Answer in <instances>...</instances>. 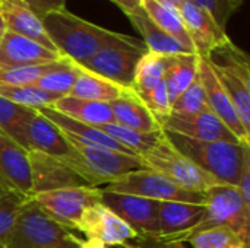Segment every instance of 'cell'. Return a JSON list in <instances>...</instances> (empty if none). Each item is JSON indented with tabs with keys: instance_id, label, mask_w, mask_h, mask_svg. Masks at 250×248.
Wrapping results in <instances>:
<instances>
[{
	"instance_id": "obj_13",
	"label": "cell",
	"mask_w": 250,
	"mask_h": 248,
	"mask_svg": "<svg viewBox=\"0 0 250 248\" xmlns=\"http://www.w3.org/2000/svg\"><path fill=\"white\" fill-rule=\"evenodd\" d=\"M160 126L166 132H171L189 139L204 142H230L243 143L209 108L189 115L168 114L158 120Z\"/></svg>"
},
{
	"instance_id": "obj_7",
	"label": "cell",
	"mask_w": 250,
	"mask_h": 248,
	"mask_svg": "<svg viewBox=\"0 0 250 248\" xmlns=\"http://www.w3.org/2000/svg\"><path fill=\"white\" fill-rule=\"evenodd\" d=\"M204 218L190 235L211 227H229L249 241L250 208L243 202L236 187L229 184L212 186L204 193Z\"/></svg>"
},
{
	"instance_id": "obj_15",
	"label": "cell",
	"mask_w": 250,
	"mask_h": 248,
	"mask_svg": "<svg viewBox=\"0 0 250 248\" xmlns=\"http://www.w3.org/2000/svg\"><path fill=\"white\" fill-rule=\"evenodd\" d=\"M78 231H81L88 240L100 241L107 247H122L130 240L139 238L125 221H122L101 202L85 212Z\"/></svg>"
},
{
	"instance_id": "obj_24",
	"label": "cell",
	"mask_w": 250,
	"mask_h": 248,
	"mask_svg": "<svg viewBox=\"0 0 250 248\" xmlns=\"http://www.w3.org/2000/svg\"><path fill=\"white\" fill-rule=\"evenodd\" d=\"M130 20V23L139 31L142 41L149 53L160 54V56H173V54H182V53H193L188 50L183 44L176 41L173 37L166 34L163 29H160L151 18L145 13V10L138 9L133 13L126 15Z\"/></svg>"
},
{
	"instance_id": "obj_26",
	"label": "cell",
	"mask_w": 250,
	"mask_h": 248,
	"mask_svg": "<svg viewBox=\"0 0 250 248\" xmlns=\"http://www.w3.org/2000/svg\"><path fill=\"white\" fill-rule=\"evenodd\" d=\"M141 6L160 29L183 44L188 50L196 53L177 7L164 0H142Z\"/></svg>"
},
{
	"instance_id": "obj_19",
	"label": "cell",
	"mask_w": 250,
	"mask_h": 248,
	"mask_svg": "<svg viewBox=\"0 0 250 248\" xmlns=\"http://www.w3.org/2000/svg\"><path fill=\"white\" fill-rule=\"evenodd\" d=\"M62 56L22 35L6 31L0 41V70L42 64L60 60Z\"/></svg>"
},
{
	"instance_id": "obj_38",
	"label": "cell",
	"mask_w": 250,
	"mask_h": 248,
	"mask_svg": "<svg viewBox=\"0 0 250 248\" xmlns=\"http://www.w3.org/2000/svg\"><path fill=\"white\" fill-rule=\"evenodd\" d=\"M35 113H37V110H31V108L18 105V104L0 96V130L7 134L13 127H16L26 118L32 117Z\"/></svg>"
},
{
	"instance_id": "obj_48",
	"label": "cell",
	"mask_w": 250,
	"mask_h": 248,
	"mask_svg": "<svg viewBox=\"0 0 250 248\" xmlns=\"http://www.w3.org/2000/svg\"><path fill=\"white\" fill-rule=\"evenodd\" d=\"M0 1H1V0H0Z\"/></svg>"
},
{
	"instance_id": "obj_27",
	"label": "cell",
	"mask_w": 250,
	"mask_h": 248,
	"mask_svg": "<svg viewBox=\"0 0 250 248\" xmlns=\"http://www.w3.org/2000/svg\"><path fill=\"white\" fill-rule=\"evenodd\" d=\"M51 107L70 118H75L78 121L95 127L107 123H114L111 105L108 102L86 101L73 96H62Z\"/></svg>"
},
{
	"instance_id": "obj_25",
	"label": "cell",
	"mask_w": 250,
	"mask_h": 248,
	"mask_svg": "<svg viewBox=\"0 0 250 248\" xmlns=\"http://www.w3.org/2000/svg\"><path fill=\"white\" fill-rule=\"evenodd\" d=\"M199 56L196 53H182L166 56L164 85L171 104L193 82L198 75Z\"/></svg>"
},
{
	"instance_id": "obj_1",
	"label": "cell",
	"mask_w": 250,
	"mask_h": 248,
	"mask_svg": "<svg viewBox=\"0 0 250 248\" xmlns=\"http://www.w3.org/2000/svg\"><path fill=\"white\" fill-rule=\"evenodd\" d=\"M42 26L62 57L81 66L100 50L125 41L129 35L91 23L66 7L47 13Z\"/></svg>"
},
{
	"instance_id": "obj_44",
	"label": "cell",
	"mask_w": 250,
	"mask_h": 248,
	"mask_svg": "<svg viewBox=\"0 0 250 248\" xmlns=\"http://www.w3.org/2000/svg\"><path fill=\"white\" fill-rule=\"evenodd\" d=\"M164 1H167V3H170V4H173L174 7H179V6L182 4V1H183V0H164Z\"/></svg>"
},
{
	"instance_id": "obj_47",
	"label": "cell",
	"mask_w": 250,
	"mask_h": 248,
	"mask_svg": "<svg viewBox=\"0 0 250 248\" xmlns=\"http://www.w3.org/2000/svg\"><path fill=\"white\" fill-rule=\"evenodd\" d=\"M141 1H142V0H141Z\"/></svg>"
},
{
	"instance_id": "obj_37",
	"label": "cell",
	"mask_w": 250,
	"mask_h": 248,
	"mask_svg": "<svg viewBox=\"0 0 250 248\" xmlns=\"http://www.w3.org/2000/svg\"><path fill=\"white\" fill-rule=\"evenodd\" d=\"M199 7L207 10L214 20L224 29H227V23L231 16L242 7L243 0H192Z\"/></svg>"
},
{
	"instance_id": "obj_43",
	"label": "cell",
	"mask_w": 250,
	"mask_h": 248,
	"mask_svg": "<svg viewBox=\"0 0 250 248\" xmlns=\"http://www.w3.org/2000/svg\"><path fill=\"white\" fill-rule=\"evenodd\" d=\"M4 32H6V26H4L3 18H1V15H0V41H1V38H3V35H4Z\"/></svg>"
},
{
	"instance_id": "obj_39",
	"label": "cell",
	"mask_w": 250,
	"mask_h": 248,
	"mask_svg": "<svg viewBox=\"0 0 250 248\" xmlns=\"http://www.w3.org/2000/svg\"><path fill=\"white\" fill-rule=\"evenodd\" d=\"M138 98L157 117V120H161L171 113V101H170L167 88L164 85V80L160 85H157L154 89H151L149 92H146L144 95H139Z\"/></svg>"
},
{
	"instance_id": "obj_22",
	"label": "cell",
	"mask_w": 250,
	"mask_h": 248,
	"mask_svg": "<svg viewBox=\"0 0 250 248\" xmlns=\"http://www.w3.org/2000/svg\"><path fill=\"white\" fill-rule=\"evenodd\" d=\"M0 15L3 18L6 31L29 38L40 45L59 53L48 38L41 19L21 0H1Z\"/></svg>"
},
{
	"instance_id": "obj_11",
	"label": "cell",
	"mask_w": 250,
	"mask_h": 248,
	"mask_svg": "<svg viewBox=\"0 0 250 248\" xmlns=\"http://www.w3.org/2000/svg\"><path fill=\"white\" fill-rule=\"evenodd\" d=\"M101 203L125 221L139 238L158 241L160 202L101 189Z\"/></svg>"
},
{
	"instance_id": "obj_17",
	"label": "cell",
	"mask_w": 250,
	"mask_h": 248,
	"mask_svg": "<svg viewBox=\"0 0 250 248\" xmlns=\"http://www.w3.org/2000/svg\"><path fill=\"white\" fill-rule=\"evenodd\" d=\"M0 183L32 197V168L29 153L0 130Z\"/></svg>"
},
{
	"instance_id": "obj_10",
	"label": "cell",
	"mask_w": 250,
	"mask_h": 248,
	"mask_svg": "<svg viewBox=\"0 0 250 248\" xmlns=\"http://www.w3.org/2000/svg\"><path fill=\"white\" fill-rule=\"evenodd\" d=\"M32 199L54 221L70 231H78L85 212L101 202V189L88 186L66 187L37 193Z\"/></svg>"
},
{
	"instance_id": "obj_31",
	"label": "cell",
	"mask_w": 250,
	"mask_h": 248,
	"mask_svg": "<svg viewBox=\"0 0 250 248\" xmlns=\"http://www.w3.org/2000/svg\"><path fill=\"white\" fill-rule=\"evenodd\" d=\"M0 96L37 111L44 107H51L59 99L57 95L45 92L35 85H0Z\"/></svg>"
},
{
	"instance_id": "obj_46",
	"label": "cell",
	"mask_w": 250,
	"mask_h": 248,
	"mask_svg": "<svg viewBox=\"0 0 250 248\" xmlns=\"http://www.w3.org/2000/svg\"><path fill=\"white\" fill-rule=\"evenodd\" d=\"M0 248H7V247H6V246H4L3 243H0Z\"/></svg>"
},
{
	"instance_id": "obj_6",
	"label": "cell",
	"mask_w": 250,
	"mask_h": 248,
	"mask_svg": "<svg viewBox=\"0 0 250 248\" xmlns=\"http://www.w3.org/2000/svg\"><path fill=\"white\" fill-rule=\"evenodd\" d=\"M145 168L154 170L167 180L188 191L205 193L212 186L221 184L204 171H201L190 159L182 155L167 139H163L142 156Z\"/></svg>"
},
{
	"instance_id": "obj_40",
	"label": "cell",
	"mask_w": 250,
	"mask_h": 248,
	"mask_svg": "<svg viewBox=\"0 0 250 248\" xmlns=\"http://www.w3.org/2000/svg\"><path fill=\"white\" fill-rule=\"evenodd\" d=\"M21 1H23L40 19H42L47 13L66 7V0H21Z\"/></svg>"
},
{
	"instance_id": "obj_8",
	"label": "cell",
	"mask_w": 250,
	"mask_h": 248,
	"mask_svg": "<svg viewBox=\"0 0 250 248\" xmlns=\"http://www.w3.org/2000/svg\"><path fill=\"white\" fill-rule=\"evenodd\" d=\"M145 53L148 50L144 41L129 35L125 41L100 50L79 67L125 89H132L138 63Z\"/></svg>"
},
{
	"instance_id": "obj_2",
	"label": "cell",
	"mask_w": 250,
	"mask_h": 248,
	"mask_svg": "<svg viewBox=\"0 0 250 248\" xmlns=\"http://www.w3.org/2000/svg\"><path fill=\"white\" fill-rule=\"evenodd\" d=\"M164 132L166 139L201 171L220 181L237 189L246 159L250 158V143L204 142L189 139L171 132Z\"/></svg>"
},
{
	"instance_id": "obj_18",
	"label": "cell",
	"mask_w": 250,
	"mask_h": 248,
	"mask_svg": "<svg viewBox=\"0 0 250 248\" xmlns=\"http://www.w3.org/2000/svg\"><path fill=\"white\" fill-rule=\"evenodd\" d=\"M198 75L199 79L204 85L205 94H207V101H208V107L209 110L243 142V143H250V132H248L237 113L236 108L230 99V96L227 95L226 89L221 86L220 80L217 79V76L214 75V72L211 70V67L208 66V63L205 61L204 57L199 56V66H198Z\"/></svg>"
},
{
	"instance_id": "obj_21",
	"label": "cell",
	"mask_w": 250,
	"mask_h": 248,
	"mask_svg": "<svg viewBox=\"0 0 250 248\" xmlns=\"http://www.w3.org/2000/svg\"><path fill=\"white\" fill-rule=\"evenodd\" d=\"M38 113L42 114L47 120H50L69 139L82 142L85 145L97 146V148L117 151V152H122V153H127V155H136L132 151H129L127 148H125L123 145H120L119 142H116L114 139H111L110 136H107L98 127L86 124V123H82V121H78L75 118H70V117L62 114V113H59L53 107L40 108Z\"/></svg>"
},
{
	"instance_id": "obj_12",
	"label": "cell",
	"mask_w": 250,
	"mask_h": 248,
	"mask_svg": "<svg viewBox=\"0 0 250 248\" xmlns=\"http://www.w3.org/2000/svg\"><path fill=\"white\" fill-rule=\"evenodd\" d=\"M28 153H41L53 158L72 156L73 148L66 136L38 111L7 133Z\"/></svg>"
},
{
	"instance_id": "obj_4",
	"label": "cell",
	"mask_w": 250,
	"mask_h": 248,
	"mask_svg": "<svg viewBox=\"0 0 250 248\" xmlns=\"http://www.w3.org/2000/svg\"><path fill=\"white\" fill-rule=\"evenodd\" d=\"M204 58L230 96L243 127L250 132V60L248 53L229 37Z\"/></svg>"
},
{
	"instance_id": "obj_32",
	"label": "cell",
	"mask_w": 250,
	"mask_h": 248,
	"mask_svg": "<svg viewBox=\"0 0 250 248\" xmlns=\"http://www.w3.org/2000/svg\"><path fill=\"white\" fill-rule=\"evenodd\" d=\"M193 248H249V241L243 240L229 227H211L201 229L188 238Z\"/></svg>"
},
{
	"instance_id": "obj_29",
	"label": "cell",
	"mask_w": 250,
	"mask_h": 248,
	"mask_svg": "<svg viewBox=\"0 0 250 248\" xmlns=\"http://www.w3.org/2000/svg\"><path fill=\"white\" fill-rule=\"evenodd\" d=\"M101 132H104L107 136L136 153L138 156H142L145 152L152 149L164 136L163 129L157 132H138L132 129H126L123 126H119L116 123H107L103 126H98Z\"/></svg>"
},
{
	"instance_id": "obj_36",
	"label": "cell",
	"mask_w": 250,
	"mask_h": 248,
	"mask_svg": "<svg viewBox=\"0 0 250 248\" xmlns=\"http://www.w3.org/2000/svg\"><path fill=\"white\" fill-rule=\"evenodd\" d=\"M207 108H209L208 101H207V94H205L204 85L199 79V75H196L193 82L171 104L170 114L189 115V114L201 113Z\"/></svg>"
},
{
	"instance_id": "obj_28",
	"label": "cell",
	"mask_w": 250,
	"mask_h": 248,
	"mask_svg": "<svg viewBox=\"0 0 250 248\" xmlns=\"http://www.w3.org/2000/svg\"><path fill=\"white\" fill-rule=\"evenodd\" d=\"M126 91L127 89L79 67V75L67 96L110 104L120 98Z\"/></svg>"
},
{
	"instance_id": "obj_14",
	"label": "cell",
	"mask_w": 250,
	"mask_h": 248,
	"mask_svg": "<svg viewBox=\"0 0 250 248\" xmlns=\"http://www.w3.org/2000/svg\"><path fill=\"white\" fill-rule=\"evenodd\" d=\"M204 213V203L160 202L158 241L167 246H180L182 243H186L189 235L202 221Z\"/></svg>"
},
{
	"instance_id": "obj_41",
	"label": "cell",
	"mask_w": 250,
	"mask_h": 248,
	"mask_svg": "<svg viewBox=\"0 0 250 248\" xmlns=\"http://www.w3.org/2000/svg\"><path fill=\"white\" fill-rule=\"evenodd\" d=\"M237 191L242 196L243 202L250 208V158L246 159L239 184H237Z\"/></svg>"
},
{
	"instance_id": "obj_5",
	"label": "cell",
	"mask_w": 250,
	"mask_h": 248,
	"mask_svg": "<svg viewBox=\"0 0 250 248\" xmlns=\"http://www.w3.org/2000/svg\"><path fill=\"white\" fill-rule=\"evenodd\" d=\"M66 139L70 142L73 153L72 156L59 159L89 187H100L103 184L108 186L130 171L145 168L141 156L85 145L69 137Z\"/></svg>"
},
{
	"instance_id": "obj_23",
	"label": "cell",
	"mask_w": 250,
	"mask_h": 248,
	"mask_svg": "<svg viewBox=\"0 0 250 248\" xmlns=\"http://www.w3.org/2000/svg\"><path fill=\"white\" fill-rule=\"evenodd\" d=\"M110 105L114 123L119 126L145 133L161 130L157 117L145 107L132 89H127L120 98L110 102Z\"/></svg>"
},
{
	"instance_id": "obj_35",
	"label": "cell",
	"mask_w": 250,
	"mask_h": 248,
	"mask_svg": "<svg viewBox=\"0 0 250 248\" xmlns=\"http://www.w3.org/2000/svg\"><path fill=\"white\" fill-rule=\"evenodd\" d=\"M78 75H79V66L75 64L73 61H69L66 66L44 75L35 83V86L41 88L45 92L57 95L59 98L67 96L75 80H76V77H78Z\"/></svg>"
},
{
	"instance_id": "obj_16",
	"label": "cell",
	"mask_w": 250,
	"mask_h": 248,
	"mask_svg": "<svg viewBox=\"0 0 250 248\" xmlns=\"http://www.w3.org/2000/svg\"><path fill=\"white\" fill-rule=\"evenodd\" d=\"M177 9L198 56L205 57L214 47L229 38L227 31L192 0H183Z\"/></svg>"
},
{
	"instance_id": "obj_30",
	"label": "cell",
	"mask_w": 250,
	"mask_h": 248,
	"mask_svg": "<svg viewBox=\"0 0 250 248\" xmlns=\"http://www.w3.org/2000/svg\"><path fill=\"white\" fill-rule=\"evenodd\" d=\"M164 72H166V56L154 54L149 51L145 53L138 63L132 91L138 96L149 92L164 80Z\"/></svg>"
},
{
	"instance_id": "obj_42",
	"label": "cell",
	"mask_w": 250,
	"mask_h": 248,
	"mask_svg": "<svg viewBox=\"0 0 250 248\" xmlns=\"http://www.w3.org/2000/svg\"><path fill=\"white\" fill-rule=\"evenodd\" d=\"M111 1L117 4L125 12V15L133 13L138 9H141V0H111Z\"/></svg>"
},
{
	"instance_id": "obj_3",
	"label": "cell",
	"mask_w": 250,
	"mask_h": 248,
	"mask_svg": "<svg viewBox=\"0 0 250 248\" xmlns=\"http://www.w3.org/2000/svg\"><path fill=\"white\" fill-rule=\"evenodd\" d=\"M4 246L7 248H107L95 240H82L54 221L31 197L19 212Z\"/></svg>"
},
{
	"instance_id": "obj_9",
	"label": "cell",
	"mask_w": 250,
	"mask_h": 248,
	"mask_svg": "<svg viewBox=\"0 0 250 248\" xmlns=\"http://www.w3.org/2000/svg\"><path fill=\"white\" fill-rule=\"evenodd\" d=\"M105 190L133 194L157 202L204 203V193H195L180 189L164 175L149 168L135 170L122 175L114 183L105 186Z\"/></svg>"
},
{
	"instance_id": "obj_34",
	"label": "cell",
	"mask_w": 250,
	"mask_h": 248,
	"mask_svg": "<svg viewBox=\"0 0 250 248\" xmlns=\"http://www.w3.org/2000/svg\"><path fill=\"white\" fill-rule=\"evenodd\" d=\"M31 197L0 183V243H6L16 218Z\"/></svg>"
},
{
	"instance_id": "obj_20",
	"label": "cell",
	"mask_w": 250,
	"mask_h": 248,
	"mask_svg": "<svg viewBox=\"0 0 250 248\" xmlns=\"http://www.w3.org/2000/svg\"><path fill=\"white\" fill-rule=\"evenodd\" d=\"M29 158L32 168V196L41 191L86 186L85 181L59 158L41 153H29Z\"/></svg>"
},
{
	"instance_id": "obj_33",
	"label": "cell",
	"mask_w": 250,
	"mask_h": 248,
	"mask_svg": "<svg viewBox=\"0 0 250 248\" xmlns=\"http://www.w3.org/2000/svg\"><path fill=\"white\" fill-rule=\"evenodd\" d=\"M69 61L70 60L66 57H62L60 60L50 63L3 69L0 70V85H35L44 75L66 66Z\"/></svg>"
},
{
	"instance_id": "obj_45",
	"label": "cell",
	"mask_w": 250,
	"mask_h": 248,
	"mask_svg": "<svg viewBox=\"0 0 250 248\" xmlns=\"http://www.w3.org/2000/svg\"><path fill=\"white\" fill-rule=\"evenodd\" d=\"M176 247V246H174ZM122 248H149V247H141V246H133V244H129V243H126V244H123ZM176 248H182V247H176Z\"/></svg>"
}]
</instances>
